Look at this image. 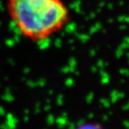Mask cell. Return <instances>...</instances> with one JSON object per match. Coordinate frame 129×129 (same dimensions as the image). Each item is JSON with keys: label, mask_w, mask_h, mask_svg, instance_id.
Listing matches in <instances>:
<instances>
[{"label": "cell", "mask_w": 129, "mask_h": 129, "mask_svg": "<svg viewBox=\"0 0 129 129\" xmlns=\"http://www.w3.org/2000/svg\"><path fill=\"white\" fill-rule=\"evenodd\" d=\"M9 18L25 38L40 42L53 37L70 22L63 0H7Z\"/></svg>", "instance_id": "obj_1"}, {"label": "cell", "mask_w": 129, "mask_h": 129, "mask_svg": "<svg viewBox=\"0 0 129 129\" xmlns=\"http://www.w3.org/2000/svg\"><path fill=\"white\" fill-rule=\"evenodd\" d=\"M80 129H101V128L98 127H96V126H91V125H89V126H84V127H81Z\"/></svg>", "instance_id": "obj_2"}]
</instances>
